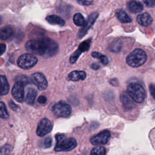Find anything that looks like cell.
<instances>
[{
	"instance_id": "obj_1",
	"label": "cell",
	"mask_w": 155,
	"mask_h": 155,
	"mask_svg": "<svg viewBox=\"0 0 155 155\" xmlns=\"http://www.w3.org/2000/svg\"><path fill=\"white\" fill-rule=\"evenodd\" d=\"M26 50L33 54L53 56L58 51V45L53 40L48 38L30 40L25 44Z\"/></svg>"
},
{
	"instance_id": "obj_2",
	"label": "cell",
	"mask_w": 155,
	"mask_h": 155,
	"mask_svg": "<svg viewBox=\"0 0 155 155\" xmlns=\"http://www.w3.org/2000/svg\"><path fill=\"white\" fill-rule=\"evenodd\" d=\"M56 143L54 147L56 151H68L74 149L76 145V140L73 137L67 138L63 134L56 135Z\"/></svg>"
},
{
	"instance_id": "obj_3",
	"label": "cell",
	"mask_w": 155,
	"mask_h": 155,
	"mask_svg": "<svg viewBox=\"0 0 155 155\" xmlns=\"http://www.w3.org/2000/svg\"><path fill=\"white\" fill-rule=\"evenodd\" d=\"M147 60L145 52L140 48H136L127 57L126 62L131 67H139L142 65Z\"/></svg>"
},
{
	"instance_id": "obj_4",
	"label": "cell",
	"mask_w": 155,
	"mask_h": 155,
	"mask_svg": "<svg viewBox=\"0 0 155 155\" xmlns=\"http://www.w3.org/2000/svg\"><path fill=\"white\" fill-rule=\"evenodd\" d=\"M127 93L134 101L142 103L145 98V91L143 87L138 83H131L127 87Z\"/></svg>"
},
{
	"instance_id": "obj_5",
	"label": "cell",
	"mask_w": 155,
	"mask_h": 155,
	"mask_svg": "<svg viewBox=\"0 0 155 155\" xmlns=\"http://www.w3.org/2000/svg\"><path fill=\"white\" fill-rule=\"evenodd\" d=\"M38 62L35 56L30 53H25L20 56L17 61L19 67L24 69H28L35 66Z\"/></svg>"
},
{
	"instance_id": "obj_6",
	"label": "cell",
	"mask_w": 155,
	"mask_h": 155,
	"mask_svg": "<svg viewBox=\"0 0 155 155\" xmlns=\"http://www.w3.org/2000/svg\"><path fill=\"white\" fill-rule=\"evenodd\" d=\"M54 115L59 117H67L71 112V107L67 103L60 101L56 104L53 108Z\"/></svg>"
},
{
	"instance_id": "obj_7",
	"label": "cell",
	"mask_w": 155,
	"mask_h": 155,
	"mask_svg": "<svg viewBox=\"0 0 155 155\" xmlns=\"http://www.w3.org/2000/svg\"><path fill=\"white\" fill-rule=\"evenodd\" d=\"M51 122L46 118H44L39 122L37 129L36 134L39 137H43L50 133L52 129Z\"/></svg>"
},
{
	"instance_id": "obj_8",
	"label": "cell",
	"mask_w": 155,
	"mask_h": 155,
	"mask_svg": "<svg viewBox=\"0 0 155 155\" xmlns=\"http://www.w3.org/2000/svg\"><path fill=\"white\" fill-rule=\"evenodd\" d=\"M110 137V132L108 130H105L93 136L90 139V142L94 145H104L107 143Z\"/></svg>"
},
{
	"instance_id": "obj_9",
	"label": "cell",
	"mask_w": 155,
	"mask_h": 155,
	"mask_svg": "<svg viewBox=\"0 0 155 155\" xmlns=\"http://www.w3.org/2000/svg\"><path fill=\"white\" fill-rule=\"evenodd\" d=\"M98 15L99 14L97 12H93L91 14H90V15L88 16L87 19V21H85V23L78 32L79 38H82L86 35L88 30L90 28V27L93 25V24L96 21V19L98 17Z\"/></svg>"
},
{
	"instance_id": "obj_10",
	"label": "cell",
	"mask_w": 155,
	"mask_h": 155,
	"mask_svg": "<svg viewBox=\"0 0 155 155\" xmlns=\"http://www.w3.org/2000/svg\"><path fill=\"white\" fill-rule=\"evenodd\" d=\"M32 82L38 89L43 90L47 87V81L44 75L41 73H35L31 75Z\"/></svg>"
},
{
	"instance_id": "obj_11",
	"label": "cell",
	"mask_w": 155,
	"mask_h": 155,
	"mask_svg": "<svg viewBox=\"0 0 155 155\" xmlns=\"http://www.w3.org/2000/svg\"><path fill=\"white\" fill-rule=\"evenodd\" d=\"M24 85L19 82H16L13 87L12 94L13 98L18 102H22L24 99Z\"/></svg>"
},
{
	"instance_id": "obj_12",
	"label": "cell",
	"mask_w": 155,
	"mask_h": 155,
	"mask_svg": "<svg viewBox=\"0 0 155 155\" xmlns=\"http://www.w3.org/2000/svg\"><path fill=\"white\" fill-rule=\"evenodd\" d=\"M120 99L125 110H130L134 107L133 100L127 92H123L120 96Z\"/></svg>"
},
{
	"instance_id": "obj_13",
	"label": "cell",
	"mask_w": 155,
	"mask_h": 155,
	"mask_svg": "<svg viewBox=\"0 0 155 155\" xmlns=\"http://www.w3.org/2000/svg\"><path fill=\"white\" fill-rule=\"evenodd\" d=\"M137 21L140 25L146 27L151 24L153 19L148 13H143L137 16Z\"/></svg>"
},
{
	"instance_id": "obj_14",
	"label": "cell",
	"mask_w": 155,
	"mask_h": 155,
	"mask_svg": "<svg viewBox=\"0 0 155 155\" xmlns=\"http://www.w3.org/2000/svg\"><path fill=\"white\" fill-rule=\"evenodd\" d=\"M86 78V73L84 71L74 70L70 72L67 76V79L72 81H78L79 80H84Z\"/></svg>"
},
{
	"instance_id": "obj_15",
	"label": "cell",
	"mask_w": 155,
	"mask_h": 155,
	"mask_svg": "<svg viewBox=\"0 0 155 155\" xmlns=\"http://www.w3.org/2000/svg\"><path fill=\"white\" fill-rule=\"evenodd\" d=\"M13 33V28L11 26H4L0 28V39L2 40H7L12 36Z\"/></svg>"
},
{
	"instance_id": "obj_16",
	"label": "cell",
	"mask_w": 155,
	"mask_h": 155,
	"mask_svg": "<svg viewBox=\"0 0 155 155\" xmlns=\"http://www.w3.org/2000/svg\"><path fill=\"white\" fill-rule=\"evenodd\" d=\"M128 10L133 13H137L140 12L143 10L142 4L136 1H131L128 4Z\"/></svg>"
},
{
	"instance_id": "obj_17",
	"label": "cell",
	"mask_w": 155,
	"mask_h": 155,
	"mask_svg": "<svg viewBox=\"0 0 155 155\" xmlns=\"http://www.w3.org/2000/svg\"><path fill=\"white\" fill-rule=\"evenodd\" d=\"M46 20L48 23L53 25H58L59 26H64L65 24V21L62 18L54 15L47 16L46 17Z\"/></svg>"
},
{
	"instance_id": "obj_18",
	"label": "cell",
	"mask_w": 155,
	"mask_h": 155,
	"mask_svg": "<svg viewBox=\"0 0 155 155\" xmlns=\"http://www.w3.org/2000/svg\"><path fill=\"white\" fill-rule=\"evenodd\" d=\"M9 85L5 76L0 75V95H5L8 93Z\"/></svg>"
},
{
	"instance_id": "obj_19",
	"label": "cell",
	"mask_w": 155,
	"mask_h": 155,
	"mask_svg": "<svg viewBox=\"0 0 155 155\" xmlns=\"http://www.w3.org/2000/svg\"><path fill=\"white\" fill-rule=\"evenodd\" d=\"M36 95H37V93L34 88H28L25 96V102L28 104H30V105L33 104L35 100Z\"/></svg>"
},
{
	"instance_id": "obj_20",
	"label": "cell",
	"mask_w": 155,
	"mask_h": 155,
	"mask_svg": "<svg viewBox=\"0 0 155 155\" xmlns=\"http://www.w3.org/2000/svg\"><path fill=\"white\" fill-rule=\"evenodd\" d=\"M116 16L122 23H129L131 22V18L123 10H118L116 12Z\"/></svg>"
},
{
	"instance_id": "obj_21",
	"label": "cell",
	"mask_w": 155,
	"mask_h": 155,
	"mask_svg": "<svg viewBox=\"0 0 155 155\" xmlns=\"http://www.w3.org/2000/svg\"><path fill=\"white\" fill-rule=\"evenodd\" d=\"M73 22L78 26H83L85 23V20L81 13H76L73 16Z\"/></svg>"
},
{
	"instance_id": "obj_22",
	"label": "cell",
	"mask_w": 155,
	"mask_h": 155,
	"mask_svg": "<svg viewBox=\"0 0 155 155\" xmlns=\"http://www.w3.org/2000/svg\"><path fill=\"white\" fill-rule=\"evenodd\" d=\"M90 43H91V39H87L86 41H83L82 42H81L80 44V45H79V47L78 48V50L82 53L84 51H87L90 47Z\"/></svg>"
},
{
	"instance_id": "obj_23",
	"label": "cell",
	"mask_w": 155,
	"mask_h": 155,
	"mask_svg": "<svg viewBox=\"0 0 155 155\" xmlns=\"http://www.w3.org/2000/svg\"><path fill=\"white\" fill-rule=\"evenodd\" d=\"M91 56H92L93 58H96V59H99L100 61H101L104 65H107V64L108 63V60L107 57L105 56L104 55V54H102L100 53L96 52V51L92 52Z\"/></svg>"
},
{
	"instance_id": "obj_24",
	"label": "cell",
	"mask_w": 155,
	"mask_h": 155,
	"mask_svg": "<svg viewBox=\"0 0 155 155\" xmlns=\"http://www.w3.org/2000/svg\"><path fill=\"white\" fill-rule=\"evenodd\" d=\"M8 116L9 115L5 104L2 102H0V117L3 119H7Z\"/></svg>"
},
{
	"instance_id": "obj_25",
	"label": "cell",
	"mask_w": 155,
	"mask_h": 155,
	"mask_svg": "<svg viewBox=\"0 0 155 155\" xmlns=\"http://www.w3.org/2000/svg\"><path fill=\"white\" fill-rule=\"evenodd\" d=\"M16 82L21 83L24 86L29 84H31L32 82L31 79H30L28 77L25 76V75H21L16 78Z\"/></svg>"
},
{
	"instance_id": "obj_26",
	"label": "cell",
	"mask_w": 155,
	"mask_h": 155,
	"mask_svg": "<svg viewBox=\"0 0 155 155\" xmlns=\"http://www.w3.org/2000/svg\"><path fill=\"white\" fill-rule=\"evenodd\" d=\"M106 150L103 147H97L94 148L90 153V155H105Z\"/></svg>"
},
{
	"instance_id": "obj_27",
	"label": "cell",
	"mask_w": 155,
	"mask_h": 155,
	"mask_svg": "<svg viewBox=\"0 0 155 155\" xmlns=\"http://www.w3.org/2000/svg\"><path fill=\"white\" fill-rule=\"evenodd\" d=\"M120 42H119L117 41H116L114 42H113L112 43H111V44L109 46L108 49L111 51H113V52H117L120 50Z\"/></svg>"
},
{
	"instance_id": "obj_28",
	"label": "cell",
	"mask_w": 155,
	"mask_h": 155,
	"mask_svg": "<svg viewBox=\"0 0 155 155\" xmlns=\"http://www.w3.org/2000/svg\"><path fill=\"white\" fill-rule=\"evenodd\" d=\"M51 142L52 140L51 139V137H47L46 138H45L42 142V146L44 148H50L51 145Z\"/></svg>"
},
{
	"instance_id": "obj_29",
	"label": "cell",
	"mask_w": 155,
	"mask_h": 155,
	"mask_svg": "<svg viewBox=\"0 0 155 155\" xmlns=\"http://www.w3.org/2000/svg\"><path fill=\"white\" fill-rule=\"evenodd\" d=\"M150 139L154 148H155V128L151 130L150 133Z\"/></svg>"
},
{
	"instance_id": "obj_30",
	"label": "cell",
	"mask_w": 155,
	"mask_h": 155,
	"mask_svg": "<svg viewBox=\"0 0 155 155\" xmlns=\"http://www.w3.org/2000/svg\"><path fill=\"white\" fill-rule=\"evenodd\" d=\"M141 1L148 7H153L155 6V1L154 0H141Z\"/></svg>"
},
{
	"instance_id": "obj_31",
	"label": "cell",
	"mask_w": 155,
	"mask_h": 155,
	"mask_svg": "<svg viewBox=\"0 0 155 155\" xmlns=\"http://www.w3.org/2000/svg\"><path fill=\"white\" fill-rule=\"evenodd\" d=\"M77 1L79 4L81 5H89L93 3V0H77Z\"/></svg>"
},
{
	"instance_id": "obj_32",
	"label": "cell",
	"mask_w": 155,
	"mask_h": 155,
	"mask_svg": "<svg viewBox=\"0 0 155 155\" xmlns=\"http://www.w3.org/2000/svg\"><path fill=\"white\" fill-rule=\"evenodd\" d=\"M8 105H9L10 108L12 110H13V111H17L19 109V107L16 104H15L12 101H9Z\"/></svg>"
},
{
	"instance_id": "obj_33",
	"label": "cell",
	"mask_w": 155,
	"mask_h": 155,
	"mask_svg": "<svg viewBox=\"0 0 155 155\" xmlns=\"http://www.w3.org/2000/svg\"><path fill=\"white\" fill-rule=\"evenodd\" d=\"M149 88L151 96L155 99V84H151L149 87Z\"/></svg>"
},
{
	"instance_id": "obj_34",
	"label": "cell",
	"mask_w": 155,
	"mask_h": 155,
	"mask_svg": "<svg viewBox=\"0 0 155 155\" xmlns=\"http://www.w3.org/2000/svg\"><path fill=\"white\" fill-rule=\"evenodd\" d=\"M38 102L41 104H44L47 102V98L44 96H40L38 98Z\"/></svg>"
},
{
	"instance_id": "obj_35",
	"label": "cell",
	"mask_w": 155,
	"mask_h": 155,
	"mask_svg": "<svg viewBox=\"0 0 155 155\" xmlns=\"http://www.w3.org/2000/svg\"><path fill=\"white\" fill-rule=\"evenodd\" d=\"M6 50V45L5 44H0V56H1Z\"/></svg>"
},
{
	"instance_id": "obj_36",
	"label": "cell",
	"mask_w": 155,
	"mask_h": 155,
	"mask_svg": "<svg viewBox=\"0 0 155 155\" xmlns=\"http://www.w3.org/2000/svg\"><path fill=\"white\" fill-rule=\"evenodd\" d=\"M91 67L93 68V69H94V70H97L99 68V65L97 64H92L91 65Z\"/></svg>"
},
{
	"instance_id": "obj_37",
	"label": "cell",
	"mask_w": 155,
	"mask_h": 155,
	"mask_svg": "<svg viewBox=\"0 0 155 155\" xmlns=\"http://www.w3.org/2000/svg\"><path fill=\"white\" fill-rule=\"evenodd\" d=\"M1 18H0V24H1Z\"/></svg>"
},
{
	"instance_id": "obj_38",
	"label": "cell",
	"mask_w": 155,
	"mask_h": 155,
	"mask_svg": "<svg viewBox=\"0 0 155 155\" xmlns=\"http://www.w3.org/2000/svg\"><path fill=\"white\" fill-rule=\"evenodd\" d=\"M0 151H1V148H0Z\"/></svg>"
},
{
	"instance_id": "obj_39",
	"label": "cell",
	"mask_w": 155,
	"mask_h": 155,
	"mask_svg": "<svg viewBox=\"0 0 155 155\" xmlns=\"http://www.w3.org/2000/svg\"><path fill=\"white\" fill-rule=\"evenodd\" d=\"M154 1H155V0H154Z\"/></svg>"
}]
</instances>
